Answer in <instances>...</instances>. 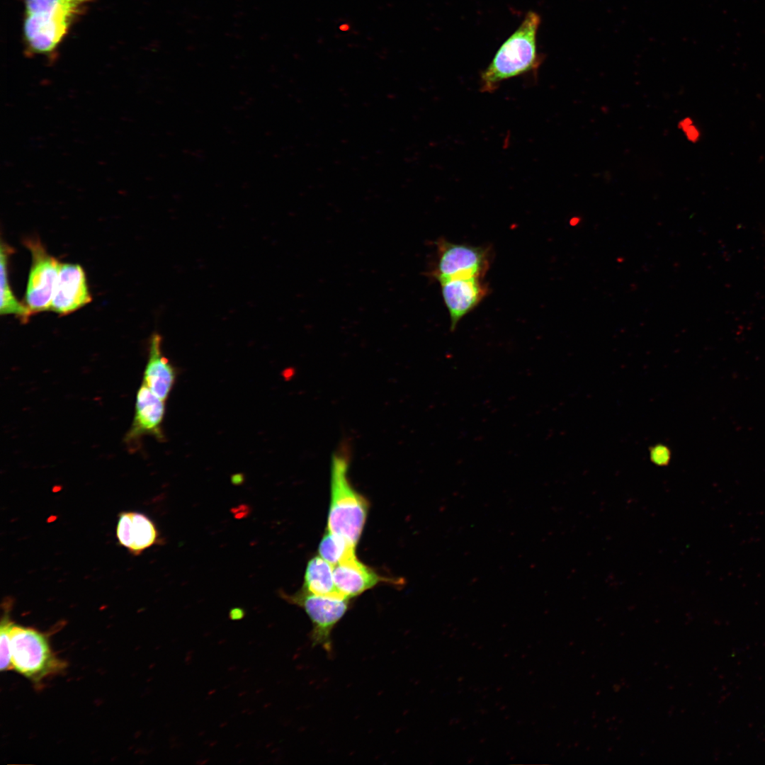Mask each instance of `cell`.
I'll return each mask as SVG.
<instances>
[{
	"instance_id": "6da1fadb",
	"label": "cell",
	"mask_w": 765,
	"mask_h": 765,
	"mask_svg": "<svg viewBox=\"0 0 765 765\" xmlns=\"http://www.w3.org/2000/svg\"><path fill=\"white\" fill-rule=\"evenodd\" d=\"M23 6V42L28 57L42 56L50 63L69 30L94 0H20Z\"/></svg>"
},
{
	"instance_id": "7a4b0ae2",
	"label": "cell",
	"mask_w": 765,
	"mask_h": 765,
	"mask_svg": "<svg viewBox=\"0 0 765 765\" xmlns=\"http://www.w3.org/2000/svg\"><path fill=\"white\" fill-rule=\"evenodd\" d=\"M540 24L538 13H526L518 27L501 45L482 72V91H494L501 81L538 68L542 58L537 43Z\"/></svg>"
},
{
	"instance_id": "3957f363",
	"label": "cell",
	"mask_w": 765,
	"mask_h": 765,
	"mask_svg": "<svg viewBox=\"0 0 765 765\" xmlns=\"http://www.w3.org/2000/svg\"><path fill=\"white\" fill-rule=\"evenodd\" d=\"M349 458L336 452L331 460V501L327 530L356 545L366 522L368 502L348 477Z\"/></svg>"
},
{
	"instance_id": "277c9868",
	"label": "cell",
	"mask_w": 765,
	"mask_h": 765,
	"mask_svg": "<svg viewBox=\"0 0 765 765\" xmlns=\"http://www.w3.org/2000/svg\"><path fill=\"white\" fill-rule=\"evenodd\" d=\"M13 669L39 682L66 667L52 652L46 637L38 630L11 621L9 629Z\"/></svg>"
},
{
	"instance_id": "5b68a950",
	"label": "cell",
	"mask_w": 765,
	"mask_h": 765,
	"mask_svg": "<svg viewBox=\"0 0 765 765\" xmlns=\"http://www.w3.org/2000/svg\"><path fill=\"white\" fill-rule=\"evenodd\" d=\"M437 262L431 272L438 283L458 278L483 276L489 266L487 248L455 244L444 239L436 242Z\"/></svg>"
},
{
	"instance_id": "8992f818",
	"label": "cell",
	"mask_w": 765,
	"mask_h": 765,
	"mask_svg": "<svg viewBox=\"0 0 765 765\" xmlns=\"http://www.w3.org/2000/svg\"><path fill=\"white\" fill-rule=\"evenodd\" d=\"M283 598L293 604L302 608L309 616L312 629L310 639L313 646H322L332 652V631L343 618L348 608L349 599H337L311 594L305 589Z\"/></svg>"
},
{
	"instance_id": "52a82bcc",
	"label": "cell",
	"mask_w": 765,
	"mask_h": 765,
	"mask_svg": "<svg viewBox=\"0 0 765 765\" xmlns=\"http://www.w3.org/2000/svg\"><path fill=\"white\" fill-rule=\"evenodd\" d=\"M32 256V264L25 295L27 307L36 313L50 310L61 263L50 255L38 239L25 242Z\"/></svg>"
},
{
	"instance_id": "ba28073f",
	"label": "cell",
	"mask_w": 765,
	"mask_h": 765,
	"mask_svg": "<svg viewBox=\"0 0 765 765\" xmlns=\"http://www.w3.org/2000/svg\"><path fill=\"white\" fill-rule=\"evenodd\" d=\"M91 301V297L82 267L78 264L61 263L50 310L66 315Z\"/></svg>"
},
{
	"instance_id": "9c48e42d",
	"label": "cell",
	"mask_w": 765,
	"mask_h": 765,
	"mask_svg": "<svg viewBox=\"0 0 765 765\" xmlns=\"http://www.w3.org/2000/svg\"><path fill=\"white\" fill-rule=\"evenodd\" d=\"M482 278H458L439 283L443 302L448 309L450 331L487 295L488 288Z\"/></svg>"
},
{
	"instance_id": "30bf717a",
	"label": "cell",
	"mask_w": 765,
	"mask_h": 765,
	"mask_svg": "<svg viewBox=\"0 0 765 765\" xmlns=\"http://www.w3.org/2000/svg\"><path fill=\"white\" fill-rule=\"evenodd\" d=\"M164 412V400L142 383L137 394L135 417L125 437V441L130 448L137 447L144 435L154 436L159 440L164 438L162 423Z\"/></svg>"
},
{
	"instance_id": "8fae6325",
	"label": "cell",
	"mask_w": 765,
	"mask_h": 765,
	"mask_svg": "<svg viewBox=\"0 0 765 765\" xmlns=\"http://www.w3.org/2000/svg\"><path fill=\"white\" fill-rule=\"evenodd\" d=\"M119 543L135 555L156 543L159 533L153 521L143 514L127 511L120 514L116 526Z\"/></svg>"
},
{
	"instance_id": "7c38bea8",
	"label": "cell",
	"mask_w": 765,
	"mask_h": 765,
	"mask_svg": "<svg viewBox=\"0 0 765 765\" xmlns=\"http://www.w3.org/2000/svg\"><path fill=\"white\" fill-rule=\"evenodd\" d=\"M162 336L154 333L149 340V359L143 382L155 395L165 400L176 380V370L162 352Z\"/></svg>"
},
{
	"instance_id": "4fadbf2b",
	"label": "cell",
	"mask_w": 765,
	"mask_h": 765,
	"mask_svg": "<svg viewBox=\"0 0 765 765\" xmlns=\"http://www.w3.org/2000/svg\"><path fill=\"white\" fill-rule=\"evenodd\" d=\"M333 575L336 587L348 599L386 580L358 560L334 565Z\"/></svg>"
},
{
	"instance_id": "5bb4252c",
	"label": "cell",
	"mask_w": 765,
	"mask_h": 765,
	"mask_svg": "<svg viewBox=\"0 0 765 765\" xmlns=\"http://www.w3.org/2000/svg\"><path fill=\"white\" fill-rule=\"evenodd\" d=\"M305 590L321 596L347 599L336 587L333 566L320 556H315L307 563L305 575Z\"/></svg>"
},
{
	"instance_id": "9a60e30c",
	"label": "cell",
	"mask_w": 765,
	"mask_h": 765,
	"mask_svg": "<svg viewBox=\"0 0 765 765\" xmlns=\"http://www.w3.org/2000/svg\"><path fill=\"white\" fill-rule=\"evenodd\" d=\"M11 248L6 244L1 243V314H14L21 319L23 322L27 321L33 314L26 305H22L15 298L11 289L8 278V258L11 253Z\"/></svg>"
},
{
	"instance_id": "2e32d148",
	"label": "cell",
	"mask_w": 765,
	"mask_h": 765,
	"mask_svg": "<svg viewBox=\"0 0 765 765\" xmlns=\"http://www.w3.org/2000/svg\"><path fill=\"white\" fill-rule=\"evenodd\" d=\"M355 548L345 538L327 530L319 543V554L334 566L356 555Z\"/></svg>"
},
{
	"instance_id": "e0dca14e",
	"label": "cell",
	"mask_w": 765,
	"mask_h": 765,
	"mask_svg": "<svg viewBox=\"0 0 765 765\" xmlns=\"http://www.w3.org/2000/svg\"><path fill=\"white\" fill-rule=\"evenodd\" d=\"M10 623L8 616L5 614L1 619L0 626L1 671L13 669L8 633Z\"/></svg>"
},
{
	"instance_id": "ac0fdd59",
	"label": "cell",
	"mask_w": 765,
	"mask_h": 765,
	"mask_svg": "<svg viewBox=\"0 0 765 765\" xmlns=\"http://www.w3.org/2000/svg\"><path fill=\"white\" fill-rule=\"evenodd\" d=\"M679 125L688 140L692 142L698 140L699 132L697 128L693 124L692 120L684 119Z\"/></svg>"
},
{
	"instance_id": "d6986e66",
	"label": "cell",
	"mask_w": 765,
	"mask_h": 765,
	"mask_svg": "<svg viewBox=\"0 0 765 765\" xmlns=\"http://www.w3.org/2000/svg\"><path fill=\"white\" fill-rule=\"evenodd\" d=\"M664 448H657L652 454V459L657 464H665L668 460V453Z\"/></svg>"
}]
</instances>
